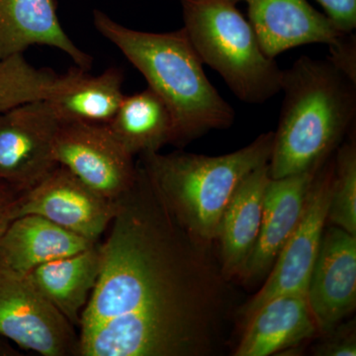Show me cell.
Masks as SVG:
<instances>
[{"label": "cell", "mask_w": 356, "mask_h": 356, "mask_svg": "<svg viewBox=\"0 0 356 356\" xmlns=\"http://www.w3.org/2000/svg\"><path fill=\"white\" fill-rule=\"evenodd\" d=\"M184 29L203 64L236 97L261 104L281 91L283 70L262 50L254 28L232 0H180Z\"/></svg>", "instance_id": "cell-5"}, {"label": "cell", "mask_w": 356, "mask_h": 356, "mask_svg": "<svg viewBox=\"0 0 356 356\" xmlns=\"http://www.w3.org/2000/svg\"><path fill=\"white\" fill-rule=\"evenodd\" d=\"M324 8L325 15L337 30L344 34L356 28V0H317Z\"/></svg>", "instance_id": "cell-24"}, {"label": "cell", "mask_w": 356, "mask_h": 356, "mask_svg": "<svg viewBox=\"0 0 356 356\" xmlns=\"http://www.w3.org/2000/svg\"><path fill=\"white\" fill-rule=\"evenodd\" d=\"M32 46L58 49L86 72L92 67L93 58L63 29L54 0H0V60Z\"/></svg>", "instance_id": "cell-15"}, {"label": "cell", "mask_w": 356, "mask_h": 356, "mask_svg": "<svg viewBox=\"0 0 356 356\" xmlns=\"http://www.w3.org/2000/svg\"><path fill=\"white\" fill-rule=\"evenodd\" d=\"M334 156L315 173L303 215L289 236L259 292L240 309L243 324L268 300L290 293H306L327 227Z\"/></svg>", "instance_id": "cell-7"}, {"label": "cell", "mask_w": 356, "mask_h": 356, "mask_svg": "<svg viewBox=\"0 0 356 356\" xmlns=\"http://www.w3.org/2000/svg\"><path fill=\"white\" fill-rule=\"evenodd\" d=\"M123 83L117 67L96 76L79 67L72 83L47 102L60 122L109 124L125 97Z\"/></svg>", "instance_id": "cell-20"}, {"label": "cell", "mask_w": 356, "mask_h": 356, "mask_svg": "<svg viewBox=\"0 0 356 356\" xmlns=\"http://www.w3.org/2000/svg\"><path fill=\"white\" fill-rule=\"evenodd\" d=\"M320 334L306 293L268 300L243 323L235 356H268L298 348Z\"/></svg>", "instance_id": "cell-14"}, {"label": "cell", "mask_w": 356, "mask_h": 356, "mask_svg": "<svg viewBox=\"0 0 356 356\" xmlns=\"http://www.w3.org/2000/svg\"><path fill=\"white\" fill-rule=\"evenodd\" d=\"M329 60L348 79L356 83V39L353 33L346 34L339 43L330 47Z\"/></svg>", "instance_id": "cell-25"}, {"label": "cell", "mask_w": 356, "mask_h": 356, "mask_svg": "<svg viewBox=\"0 0 356 356\" xmlns=\"http://www.w3.org/2000/svg\"><path fill=\"white\" fill-rule=\"evenodd\" d=\"M102 268L100 243L47 262L27 274L37 290L76 327L95 289Z\"/></svg>", "instance_id": "cell-18"}, {"label": "cell", "mask_w": 356, "mask_h": 356, "mask_svg": "<svg viewBox=\"0 0 356 356\" xmlns=\"http://www.w3.org/2000/svg\"><path fill=\"white\" fill-rule=\"evenodd\" d=\"M19 192L8 185L0 184V236L14 220L16 200Z\"/></svg>", "instance_id": "cell-26"}, {"label": "cell", "mask_w": 356, "mask_h": 356, "mask_svg": "<svg viewBox=\"0 0 356 356\" xmlns=\"http://www.w3.org/2000/svg\"><path fill=\"white\" fill-rule=\"evenodd\" d=\"M322 343L314 348V355L318 356H355V322L341 323L329 334H324Z\"/></svg>", "instance_id": "cell-23"}, {"label": "cell", "mask_w": 356, "mask_h": 356, "mask_svg": "<svg viewBox=\"0 0 356 356\" xmlns=\"http://www.w3.org/2000/svg\"><path fill=\"white\" fill-rule=\"evenodd\" d=\"M117 202L79 322V355H217L231 296L213 245L181 228L140 165Z\"/></svg>", "instance_id": "cell-1"}, {"label": "cell", "mask_w": 356, "mask_h": 356, "mask_svg": "<svg viewBox=\"0 0 356 356\" xmlns=\"http://www.w3.org/2000/svg\"><path fill=\"white\" fill-rule=\"evenodd\" d=\"M0 184H2V182H1V181H0Z\"/></svg>", "instance_id": "cell-27"}, {"label": "cell", "mask_w": 356, "mask_h": 356, "mask_svg": "<svg viewBox=\"0 0 356 356\" xmlns=\"http://www.w3.org/2000/svg\"><path fill=\"white\" fill-rule=\"evenodd\" d=\"M232 1L247 3L248 22L254 28L262 50L271 58L302 44H325L332 47L346 35L307 0Z\"/></svg>", "instance_id": "cell-12"}, {"label": "cell", "mask_w": 356, "mask_h": 356, "mask_svg": "<svg viewBox=\"0 0 356 356\" xmlns=\"http://www.w3.org/2000/svg\"><path fill=\"white\" fill-rule=\"evenodd\" d=\"M95 243L39 215L14 219L0 236V259L27 275L42 264L76 254Z\"/></svg>", "instance_id": "cell-17"}, {"label": "cell", "mask_w": 356, "mask_h": 356, "mask_svg": "<svg viewBox=\"0 0 356 356\" xmlns=\"http://www.w3.org/2000/svg\"><path fill=\"white\" fill-rule=\"evenodd\" d=\"M351 132L334 153L327 222L356 235V142Z\"/></svg>", "instance_id": "cell-22"}, {"label": "cell", "mask_w": 356, "mask_h": 356, "mask_svg": "<svg viewBox=\"0 0 356 356\" xmlns=\"http://www.w3.org/2000/svg\"><path fill=\"white\" fill-rule=\"evenodd\" d=\"M108 126L133 156L158 153L175 140L172 112L149 86L135 95H125Z\"/></svg>", "instance_id": "cell-19"}, {"label": "cell", "mask_w": 356, "mask_h": 356, "mask_svg": "<svg viewBox=\"0 0 356 356\" xmlns=\"http://www.w3.org/2000/svg\"><path fill=\"white\" fill-rule=\"evenodd\" d=\"M269 165L261 166L241 182L220 222L216 243L219 264L227 280H241L261 229Z\"/></svg>", "instance_id": "cell-16"}, {"label": "cell", "mask_w": 356, "mask_h": 356, "mask_svg": "<svg viewBox=\"0 0 356 356\" xmlns=\"http://www.w3.org/2000/svg\"><path fill=\"white\" fill-rule=\"evenodd\" d=\"M307 298L322 336L355 310L356 235L325 227Z\"/></svg>", "instance_id": "cell-11"}, {"label": "cell", "mask_w": 356, "mask_h": 356, "mask_svg": "<svg viewBox=\"0 0 356 356\" xmlns=\"http://www.w3.org/2000/svg\"><path fill=\"white\" fill-rule=\"evenodd\" d=\"M316 172L270 178L257 245L240 280L245 284H255L266 280L270 273L283 245L301 220Z\"/></svg>", "instance_id": "cell-13"}, {"label": "cell", "mask_w": 356, "mask_h": 356, "mask_svg": "<svg viewBox=\"0 0 356 356\" xmlns=\"http://www.w3.org/2000/svg\"><path fill=\"white\" fill-rule=\"evenodd\" d=\"M117 208V201L104 197L64 166L58 165L38 184L19 193L14 219L39 215L98 243L113 221Z\"/></svg>", "instance_id": "cell-10"}, {"label": "cell", "mask_w": 356, "mask_h": 356, "mask_svg": "<svg viewBox=\"0 0 356 356\" xmlns=\"http://www.w3.org/2000/svg\"><path fill=\"white\" fill-rule=\"evenodd\" d=\"M77 67L64 74L30 64L24 54L0 60V113L25 104L47 100L67 88Z\"/></svg>", "instance_id": "cell-21"}, {"label": "cell", "mask_w": 356, "mask_h": 356, "mask_svg": "<svg viewBox=\"0 0 356 356\" xmlns=\"http://www.w3.org/2000/svg\"><path fill=\"white\" fill-rule=\"evenodd\" d=\"M93 23L168 105L175 120V146H186L210 131L233 125L235 110L206 76L203 62L184 28L168 33L139 31L97 9Z\"/></svg>", "instance_id": "cell-3"}, {"label": "cell", "mask_w": 356, "mask_h": 356, "mask_svg": "<svg viewBox=\"0 0 356 356\" xmlns=\"http://www.w3.org/2000/svg\"><path fill=\"white\" fill-rule=\"evenodd\" d=\"M284 100L273 132V179L317 172L355 127L356 83L331 60L303 56L283 70Z\"/></svg>", "instance_id": "cell-2"}, {"label": "cell", "mask_w": 356, "mask_h": 356, "mask_svg": "<svg viewBox=\"0 0 356 356\" xmlns=\"http://www.w3.org/2000/svg\"><path fill=\"white\" fill-rule=\"evenodd\" d=\"M54 152L58 165L111 200L127 193L137 179L134 156L108 124L60 122Z\"/></svg>", "instance_id": "cell-8"}, {"label": "cell", "mask_w": 356, "mask_h": 356, "mask_svg": "<svg viewBox=\"0 0 356 356\" xmlns=\"http://www.w3.org/2000/svg\"><path fill=\"white\" fill-rule=\"evenodd\" d=\"M0 336L44 356L79 355V336L33 285L0 259Z\"/></svg>", "instance_id": "cell-6"}, {"label": "cell", "mask_w": 356, "mask_h": 356, "mask_svg": "<svg viewBox=\"0 0 356 356\" xmlns=\"http://www.w3.org/2000/svg\"><path fill=\"white\" fill-rule=\"evenodd\" d=\"M273 132L218 156L175 153L142 154L140 166L175 221L197 242L216 243L220 222L241 182L269 163Z\"/></svg>", "instance_id": "cell-4"}, {"label": "cell", "mask_w": 356, "mask_h": 356, "mask_svg": "<svg viewBox=\"0 0 356 356\" xmlns=\"http://www.w3.org/2000/svg\"><path fill=\"white\" fill-rule=\"evenodd\" d=\"M60 120L47 100L0 113V181L21 192L57 168L54 145Z\"/></svg>", "instance_id": "cell-9"}]
</instances>
